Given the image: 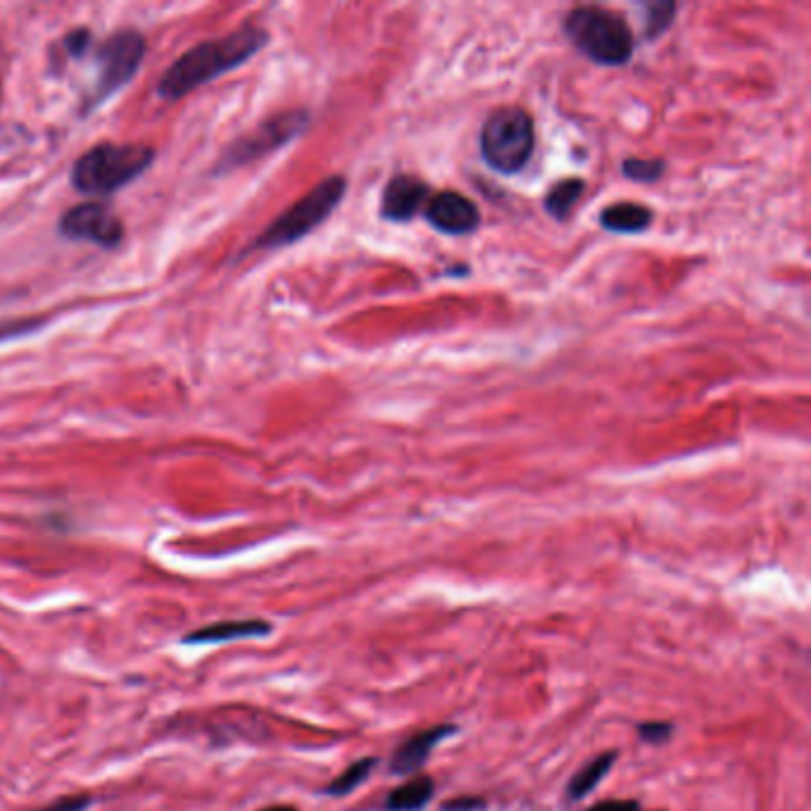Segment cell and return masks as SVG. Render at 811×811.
Here are the masks:
<instances>
[{"mask_svg": "<svg viewBox=\"0 0 811 811\" xmlns=\"http://www.w3.org/2000/svg\"><path fill=\"white\" fill-rule=\"evenodd\" d=\"M429 198L431 188L422 179L412 177V174H398V177L390 179L386 186L381 214L386 220L408 222L426 205Z\"/></svg>", "mask_w": 811, "mask_h": 811, "instance_id": "cell-10", "label": "cell"}, {"mask_svg": "<svg viewBox=\"0 0 811 811\" xmlns=\"http://www.w3.org/2000/svg\"><path fill=\"white\" fill-rule=\"evenodd\" d=\"M60 234L71 241H89L103 248H114L122 241V222L98 202H84L71 208L60 220Z\"/></svg>", "mask_w": 811, "mask_h": 811, "instance_id": "cell-8", "label": "cell"}, {"mask_svg": "<svg viewBox=\"0 0 811 811\" xmlns=\"http://www.w3.org/2000/svg\"><path fill=\"white\" fill-rule=\"evenodd\" d=\"M38 329V320H14V322H0V341L20 338L24 333Z\"/></svg>", "mask_w": 811, "mask_h": 811, "instance_id": "cell-20", "label": "cell"}, {"mask_svg": "<svg viewBox=\"0 0 811 811\" xmlns=\"http://www.w3.org/2000/svg\"><path fill=\"white\" fill-rule=\"evenodd\" d=\"M676 14V5L674 3H657L649 5V14H647V36H657L662 34L666 26L671 24Z\"/></svg>", "mask_w": 811, "mask_h": 811, "instance_id": "cell-19", "label": "cell"}, {"mask_svg": "<svg viewBox=\"0 0 811 811\" xmlns=\"http://www.w3.org/2000/svg\"><path fill=\"white\" fill-rule=\"evenodd\" d=\"M426 220L443 234L465 236L479 229L481 214L474 202L457 191H443L426 202Z\"/></svg>", "mask_w": 811, "mask_h": 811, "instance_id": "cell-9", "label": "cell"}, {"mask_svg": "<svg viewBox=\"0 0 811 811\" xmlns=\"http://www.w3.org/2000/svg\"><path fill=\"white\" fill-rule=\"evenodd\" d=\"M638 733H641V737H643V741H647V743H664L666 741V737H669L671 735V726H669V723H643V726L638 729Z\"/></svg>", "mask_w": 811, "mask_h": 811, "instance_id": "cell-22", "label": "cell"}, {"mask_svg": "<svg viewBox=\"0 0 811 811\" xmlns=\"http://www.w3.org/2000/svg\"><path fill=\"white\" fill-rule=\"evenodd\" d=\"M89 804H91L89 795H75V798H63V800H57L48 807L38 809V811H84Z\"/></svg>", "mask_w": 811, "mask_h": 811, "instance_id": "cell-21", "label": "cell"}, {"mask_svg": "<svg viewBox=\"0 0 811 811\" xmlns=\"http://www.w3.org/2000/svg\"><path fill=\"white\" fill-rule=\"evenodd\" d=\"M564 32L592 63L619 67L631 60L633 32L624 18L596 5L576 8L564 20Z\"/></svg>", "mask_w": 811, "mask_h": 811, "instance_id": "cell-3", "label": "cell"}, {"mask_svg": "<svg viewBox=\"0 0 811 811\" xmlns=\"http://www.w3.org/2000/svg\"><path fill=\"white\" fill-rule=\"evenodd\" d=\"M271 631V624L263 619H241V621H220L205 629H198L188 633L184 643L193 645H212V643H226V641H241V638H259Z\"/></svg>", "mask_w": 811, "mask_h": 811, "instance_id": "cell-12", "label": "cell"}, {"mask_svg": "<svg viewBox=\"0 0 811 811\" xmlns=\"http://www.w3.org/2000/svg\"><path fill=\"white\" fill-rule=\"evenodd\" d=\"M433 795V780L429 776L412 778L410 784H404L396 792L388 795L386 811H419Z\"/></svg>", "mask_w": 811, "mask_h": 811, "instance_id": "cell-14", "label": "cell"}, {"mask_svg": "<svg viewBox=\"0 0 811 811\" xmlns=\"http://www.w3.org/2000/svg\"><path fill=\"white\" fill-rule=\"evenodd\" d=\"M263 811H296L293 807H269V809H263Z\"/></svg>", "mask_w": 811, "mask_h": 811, "instance_id": "cell-26", "label": "cell"}, {"mask_svg": "<svg viewBox=\"0 0 811 811\" xmlns=\"http://www.w3.org/2000/svg\"><path fill=\"white\" fill-rule=\"evenodd\" d=\"M584 181L581 179H564L553 186V191L545 198V210L555 216V220H564L569 216L571 208L584 196Z\"/></svg>", "mask_w": 811, "mask_h": 811, "instance_id": "cell-16", "label": "cell"}, {"mask_svg": "<svg viewBox=\"0 0 811 811\" xmlns=\"http://www.w3.org/2000/svg\"><path fill=\"white\" fill-rule=\"evenodd\" d=\"M343 193V177H329L320 186H314L305 198H300L291 210L284 212L277 222L267 226L265 234L255 241V248H284V245H291L302 236H308L312 229L320 226L336 210Z\"/></svg>", "mask_w": 811, "mask_h": 811, "instance_id": "cell-5", "label": "cell"}, {"mask_svg": "<svg viewBox=\"0 0 811 811\" xmlns=\"http://www.w3.org/2000/svg\"><path fill=\"white\" fill-rule=\"evenodd\" d=\"M590 811H641V807L635 802H602Z\"/></svg>", "mask_w": 811, "mask_h": 811, "instance_id": "cell-24", "label": "cell"}, {"mask_svg": "<svg viewBox=\"0 0 811 811\" xmlns=\"http://www.w3.org/2000/svg\"><path fill=\"white\" fill-rule=\"evenodd\" d=\"M453 733H455L453 726H436V729H429V731L412 735L410 741H404L398 747L393 762H390V771L404 776V774H414L416 769H422L424 762L431 755V749Z\"/></svg>", "mask_w": 811, "mask_h": 811, "instance_id": "cell-11", "label": "cell"}, {"mask_svg": "<svg viewBox=\"0 0 811 811\" xmlns=\"http://www.w3.org/2000/svg\"><path fill=\"white\" fill-rule=\"evenodd\" d=\"M89 43H91V34H89V32H84V29H79V32H71V34L65 38L67 51H69L71 55H77V57H81V55L86 53V48H89Z\"/></svg>", "mask_w": 811, "mask_h": 811, "instance_id": "cell-23", "label": "cell"}, {"mask_svg": "<svg viewBox=\"0 0 811 811\" xmlns=\"http://www.w3.org/2000/svg\"><path fill=\"white\" fill-rule=\"evenodd\" d=\"M535 129L531 114L521 108L496 110L481 129L484 160L502 174H514L531 160Z\"/></svg>", "mask_w": 811, "mask_h": 811, "instance_id": "cell-4", "label": "cell"}, {"mask_svg": "<svg viewBox=\"0 0 811 811\" xmlns=\"http://www.w3.org/2000/svg\"><path fill=\"white\" fill-rule=\"evenodd\" d=\"M155 151L134 143H100L84 153L71 167V184L89 196H108L141 177L153 163Z\"/></svg>", "mask_w": 811, "mask_h": 811, "instance_id": "cell-2", "label": "cell"}, {"mask_svg": "<svg viewBox=\"0 0 811 811\" xmlns=\"http://www.w3.org/2000/svg\"><path fill=\"white\" fill-rule=\"evenodd\" d=\"M308 124L305 112H284L279 118L267 120L263 126L255 129L253 134L243 136L238 143L229 148L224 163L226 165H245L255 160L259 155H267L269 151L284 146V143L298 136Z\"/></svg>", "mask_w": 811, "mask_h": 811, "instance_id": "cell-7", "label": "cell"}, {"mask_svg": "<svg viewBox=\"0 0 811 811\" xmlns=\"http://www.w3.org/2000/svg\"><path fill=\"white\" fill-rule=\"evenodd\" d=\"M652 220V212L645 205H638V202H616V205H610L602 216L600 224L607 231H614V234H641L645 231Z\"/></svg>", "mask_w": 811, "mask_h": 811, "instance_id": "cell-13", "label": "cell"}, {"mask_svg": "<svg viewBox=\"0 0 811 811\" xmlns=\"http://www.w3.org/2000/svg\"><path fill=\"white\" fill-rule=\"evenodd\" d=\"M616 762V755L614 752H607V755H600L598 759H592L588 766H584L581 771H578L571 784H569V798L571 800H581L586 798V795L596 788L600 780L607 776V771L612 769V764Z\"/></svg>", "mask_w": 811, "mask_h": 811, "instance_id": "cell-15", "label": "cell"}, {"mask_svg": "<svg viewBox=\"0 0 811 811\" xmlns=\"http://www.w3.org/2000/svg\"><path fill=\"white\" fill-rule=\"evenodd\" d=\"M265 43L267 34L253 24H245L238 32L224 38L202 41L196 48L184 53L179 60L165 71L163 81L157 84V93L165 100H179L188 91L208 84L210 79H216L220 75H224V71L248 63Z\"/></svg>", "mask_w": 811, "mask_h": 811, "instance_id": "cell-1", "label": "cell"}, {"mask_svg": "<svg viewBox=\"0 0 811 811\" xmlns=\"http://www.w3.org/2000/svg\"><path fill=\"white\" fill-rule=\"evenodd\" d=\"M484 802L481 800H459V802H447L445 804V811H471V807H481Z\"/></svg>", "mask_w": 811, "mask_h": 811, "instance_id": "cell-25", "label": "cell"}, {"mask_svg": "<svg viewBox=\"0 0 811 811\" xmlns=\"http://www.w3.org/2000/svg\"><path fill=\"white\" fill-rule=\"evenodd\" d=\"M664 171L662 160H643V157H629L624 163V177L633 181H657Z\"/></svg>", "mask_w": 811, "mask_h": 811, "instance_id": "cell-18", "label": "cell"}, {"mask_svg": "<svg viewBox=\"0 0 811 811\" xmlns=\"http://www.w3.org/2000/svg\"><path fill=\"white\" fill-rule=\"evenodd\" d=\"M143 53H146V43L136 32H118L112 34L98 51L100 63V84L98 96H110L112 91L122 89V86L136 75L141 67Z\"/></svg>", "mask_w": 811, "mask_h": 811, "instance_id": "cell-6", "label": "cell"}, {"mask_svg": "<svg viewBox=\"0 0 811 811\" xmlns=\"http://www.w3.org/2000/svg\"><path fill=\"white\" fill-rule=\"evenodd\" d=\"M374 766H376V762L371 757L355 762L353 766H347V771L343 776H338L336 780H333V784L326 788V792L329 795H347V792H353L357 786L365 784Z\"/></svg>", "mask_w": 811, "mask_h": 811, "instance_id": "cell-17", "label": "cell"}]
</instances>
